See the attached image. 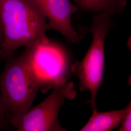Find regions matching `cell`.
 <instances>
[{"mask_svg":"<svg viewBox=\"0 0 131 131\" xmlns=\"http://www.w3.org/2000/svg\"><path fill=\"white\" fill-rule=\"evenodd\" d=\"M0 58L7 59L19 48L32 47L46 37V19L30 0H0Z\"/></svg>","mask_w":131,"mask_h":131,"instance_id":"obj_1","label":"cell"},{"mask_svg":"<svg viewBox=\"0 0 131 131\" xmlns=\"http://www.w3.org/2000/svg\"><path fill=\"white\" fill-rule=\"evenodd\" d=\"M0 75L2 102L8 122L29 110L39 86L31 68L28 49L7 58Z\"/></svg>","mask_w":131,"mask_h":131,"instance_id":"obj_2","label":"cell"},{"mask_svg":"<svg viewBox=\"0 0 131 131\" xmlns=\"http://www.w3.org/2000/svg\"><path fill=\"white\" fill-rule=\"evenodd\" d=\"M113 14L103 12L94 17L90 32L92 34V41L84 59L76 62L71 70L78 78L81 91L89 90V101L92 111L97 110L96 97L103 81L104 65V41L106 34L112 26L111 20Z\"/></svg>","mask_w":131,"mask_h":131,"instance_id":"obj_3","label":"cell"},{"mask_svg":"<svg viewBox=\"0 0 131 131\" xmlns=\"http://www.w3.org/2000/svg\"><path fill=\"white\" fill-rule=\"evenodd\" d=\"M77 95L73 82L56 85L50 95L38 105L9 121L16 131H66L58 121V113L66 99Z\"/></svg>","mask_w":131,"mask_h":131,"instance_id":"obj_4","label":"cell"},{"mask_svg":"<svg viewBox=\"0 0 131 131\" xmlns=\"http://www.w3.org/2000/svg\"><path fill=\"white\" fill-rule=\"evenodd\" d=\"M27 48L31 68L42 92L67 81L70 63L63 47L46 37Z\"/></svg>","mask_w":131,"mask_h":131,"instance_id":"obj_5","label":"cell"},{"mask_svg":"<svg viewBox=\"0 0 131 131\" xmlns=\"http://www.w3.org/2000/svg\"><path fill=\"white\" fill-rule=\"evenodd\" d=\"M48 19L47 30L61 33L67 41L78 43L80 38L71 24L72 15L79 9L70 0H30Z\"/></svg>","mask_w":131,"mask_h":131,"instance_id":"obj_6","label":"cell"},{"mask_svg":"<svg viewBox=\"0 0 131 131\" xmlns=\"http://www.w3.org/2000/svg\"><path fill=\"white\" fill-rule=\"evenodd\" d=\"M128 110V105L122 109L93 113L88 122L80 131H110L121 124Z\"/></svg>","mask_w":131,"mask_h":131,"instance_id":"obj_7","label":"cell"},{"mask_svg":"<svg viewBox=\"0 0 131 131\" xmlns=\"http://www.w3.org/2000/svg\"><path fill=\"white\" fill-rule=\"evenodd\" d=\"M79 8L95 14L108 12L112 14L122 12L125 7L126 0H74Z\"/></svg>","mask_w":131,"mask_h":131,"instance_id":"obj_8","label":"cell"},{"mask_svg":"<svg viewBox=\"0 0 131 131\" xmlns=\"http://www.w3.org/2000/svg\"><path fill=\"white\" fill-rule=\"evenodd\" d=\"M118 131H131V103L128 104V110L126 115L121 123Z\"/></svg>","mask_w":131,"mask_h":131,"instance_id":"obj_9","label":"cell"},{"mask_svg":"<svg viewBox=\"0 0 131 131\" xmlns=\"http://www.w3.org/2000/svg\"><path fill=\"white\" fill-rule=\"evenodd\" d=\"M8 124H9V123L7 119V116L2 103L1 93L0 91V130H5L7 129Z\"/></svg>","mask_w":131,"mask_h":131,"instance_id":"obj_10","label":"cell"},{"mask_svg":"<svg viewBox=\"0 0 131 131\" xmlns=\"http://www.w3.org/2000/svg\"><path fill=\"white\" fill-rule=\"evenodd\" d=\"M3 40V32H2V27L0 23V46L2 44V42Z\"/></svg>","mask_w":131,"mask_h":131,"instance_id":"obj_11","label":"cell"}]
</instances>
